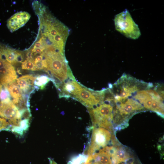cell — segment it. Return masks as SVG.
I'll return each instance as SVG.
<instances>
[{
	"instance_id": "obj_7",
	"label": "cell",
	"mask_w": 164,
	"mask_h": 164,
	"mask_svg": "<svg viewBox=\"0 0 164 164\" xmlns=\"http://www.w3.org/2000/svg\"><path fill=\"white\" fill-rule=\"evenodd\" d=\"M17 75L14 67L5 60L0 53V83L3 87L15 82Z\"/></svg>"
},
{
	"instance_id": "obj_19",
	"label": "cell",
	"mask_w": 164,
	"mask_h": 164,
	"mask_svg": "<svg viewBox=\"0 0 164 164\" xmlns=\"http://www.w3.org/2000/svg\"><path fill=\"white\" fill-rule=\"evenodd\" d=\"M50 164H58L56 163L53 159H51L50 158H48Z\"/></svg>"
},
{
	"instance_id": "obj_5",
	"label": "cell",
	"mask_w": 164,
	"mask_h": 164,
	"mask_svg": "<svg viewBox=\"0 0 164 164\" xmlns=\"http://www.w3.org/2000/svg\"><path fill=\"white\" fill-rule=\"evenodd\" d=\"M114 22L116 30L127 38L135 39L141 35L138 26L126 9L115 16Z\"/></svg>"
},
{
	"instance_id": "obj_12",
	"label": "cell",
	"mask_w": 164,
	"mask_h": 164,
	"mask_svg": "<svg viewBox=\"0 0 164 164\" xmlns=\"http://www.w3.org/2000/svg\"><path fill=\"white\" fill-rule=\"evenodd\" d=\"M0 53L4 58L12 65L23 60V54L21 52L0 44Z\"/></svg>"
},
{
	"instance_id": "obj_11",
	"label": "cell",
	"mask_w": 164,
	"mask_h": 164,
	"mask_svg": "<svg viewBox=\"0 0 164 164\" xmlns=\"http://www.w3.org/2000/svg\"><path fill=\"white\" fill-rule=\"evenodd\" d=\"M30 17V15L26 12H20L16 13L7 21L8 28L11 32H13L23 26Z\"/></svg>"
},
{
	"instance_id": "obj_13",
	"label": "cell",
	"mask_w": 164,
	"mask_h": 164,
	"mask_svg": "<svg viewBox=\"0 0 164 164\" xmlns=\"http://www.w3.org/2000/svg\"><path fill=\"white\" fill-rule=\"evenodd\" d=\"M110 152L113 164H119L130 158L128 154L121 147H110Z\"/></svg>"
},
{
	"instance_id": "obj_1",
	"label": "cell",
	"mask_w": 164,
	"mask_h": 164,
	"mask_svg": "<svg viewBox=\"0 0 164 164\" xmlns=\"http://www.w3.org/2000/svg\"><path fill=\"white\" fill-rule=\"evenodd\" d=\"M42 54L47 63V73L57 89L67 81L75 79L64 52L54 48H48L44 50Z\"/></svg>"
},
{
	"instance_id": "obj_20",
	"label": "cell",
	"mask_w": 164,
	"mask_h": 164,
	"mask_svg": "<svg viewBox=\"0 0 164 164\" xmlns=\"http://www.w3.org/2000/svg\"><path fill=\"white\" fill-rule=\"evenodd\" d=\"M3 87L2 85L0 83V94Z\"/></svg>"
},
{
	"instance_id": "obj_10",
	"label": "cell",
	"mask_w": 164,
	"mask_h": 164,
	"mask_svg": "<svg viewBox=\"0 0 164 164\" xmlns=\"http://www.w3.org/2000/svg\"><path fill=\"white\" fill-rule=\"evenodd\" d=\"M35 76L28 74L20 77L16 80V83L19 87L23 96L29 97L31 93L36 89L34 85Z\"/></svg>"
},
{
	"instance_id": "obj_6",
	"label": "cell",
	"mask_w": 164,
	"mask_h": 164,
	"mask_svg": "<svg viewBox=\"0 0 164 164\" xmlns=\"http://www.w3.org/2000/svg\"><path fill=\"white\" fill-rule=\"evenodd\" d=\"M111 138V135L108 130L102 127L93 128L90 142L84 154H92L105 147Z\"/></svg>"
},
{
	"instance_id": "obj_15",
	"label": "cell",
	"mask_w": 164,
	"mask_h": 164,
	"mask_svg": "<svg viewBox=\"0 0 164 164\" xmlns=\"http://www.w3.org/2000/svg\"><path fill=\"white\" fill-rule=\"evenodd\" d=\"M6 87L13 99H19L23 97L21 89L16 83L11 84Z\"/></svg>"
},
{
	"instance_id": "obj_3",
	"label": "cell",
	"mask_w": 164,
	"mask_h": 164,
	"mask_svg": "<svg viewBox=\"0 0 164 164\" xmlns=\"http://www.w3.org/2000/svg\"><path fill=\"white\" fill-rule=\"evenodd\" d=\"M66 97H72L87 108L94 107L103 102V93L94 91L83 86L75 79L70 80L67 90Z\"/></svg>"
},
{
	"instance_id": "obj_9",
	"label": "cell",
	"mask_w": 164,
	"mask_h": 164,
	"mask_svg": "<svg viewBox=\"0 0 164 164\" xmlns=\"http://www.w3.org/2000/svg\"><path fill=\"white\" fill-rule=\"evenodd\" d=\"M0 116L8 120L9 122L22 119L19 111L12 101L8 102L0 101Z\"/></svg>"
},
{
	"instance_id": "obj_2",
	"label": "cell",
	"mask_w": 164,
	"mask_h": 164,
	"mask_svg": "<svg viewBox=\"0 0 164 164\" xmlns=\"http://www.w3.org/2000/svg\"><path fill=\"white\" fill-rule=\"evenodd\" d=\"M160 86H154L149 84L137 91L132 97L138 101L145 108L156 112L160 116H164L163 91Z\"/></svg>"
},
{
	"instance_id": "obj_16",
	"label": "cell",
	"mask_w": 164,
	"mask_h": 164,
	"mask_svg": "<svg viewBox=\"0 0 164 164\" xmlns=\"http://www.w3.org/2000/svg\"><path fill=\"white\" fill-rule=\"evenodd\" d=\"M21 67L22 70L33 71L37 70L35 67L34 60L28 58L22 62Z\"/></svg>"
},
{
	"instance_id": "obj_14",
	"label": "cell",
	"mask_w": 164,
	"mask_h": 164,
	"mask_svg": "<svg viewBox=\"0 0 164 164\" xmlns=\"http://www.w3.org/2000/svg\"><path fill=\"white\" fill-rule=\"evenodd\" d=\"M50 80V78L47 76L37 75L35 76L34 85L36 89L43 90Z\"/></svg>"
},
{
	"instance_id": "obj_17",
	"label": "cell",
	"mask_w": 164,
	"mask_h": 164,
	"mask_svg": "<svg viewBox=\"0 0 164 164\" xmlns=\"http://www.w3.org/2000/svg\"><path fill=\"white\" fill-rule=\"evenodd\" d=\"M11 97L7 87L3 86L0 94V101L4 102H9L12 101Z\"/></svg>"
},
{
	"instance_id": "obj_4",
	"label": "cell",
	"mask_w": 164,
	"mask_h": 164,
	"mask_svg": "<svg viewBox=\"0 0 164 164\" xmlns=\"http://www.w3.org/2000/svg\"><path fill=\"white\" fill-rule=\"evenodd\" d=\"M96 106L87 108L92 121L94 126L111 130L113 120L114 101L104 100Z\"/></svg>"
},
{
	"instance_id": "obj_8",
	"label": "cell",
	"mask_w": 164,
	"mask_h": 164,
	"mask_svg": "<svg viewBox=\"0 0 164 164\" xmlns=\"http://www.w3.org/2000/svg\"><path fill=\"white\" fill-rule=\"evenodd\" d=\"M81 164H113L110 147L106 146L87 155L85 160Z\"/></svg>"
},
{
	"instance_id": "obj_18",
	"label": "cell",
	"mask_w": 164,
	"mask_h": 164,
	"mask_svg": "<svg viewBox=\"0 0 164 164\" xmlns=\"http://www.w3.org/2000/svg\"><path fill=\"white\" fill-rule=\"evenodd\" d=\"M11 126L6 120L0 118V131L2 130H11Z\"/></svg>"
}]
</instances>
